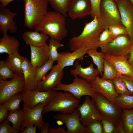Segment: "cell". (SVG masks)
Wrapping results in <instances>:
<instances>
[{"instance_id":"6da1fadb","label":"cell","mask_w":133,"mask_h":133,"mask_svg":"<svg viewBox=\"0 0 133 133\" xmlns=\"http://www.w3.org/2000/svg\"><path fill=\"white\" fill-rule=\"evenodd\" d=\"M104 29L95 16L90 22L85 23L83 31L79 35L70 38L68 41L69 50L73 51L81 48L97 50L99 47V37Z\"/></svg>"},{"instance_id":"484cf974","label":"cell","mask_w":133,"mask_h":133,"mask_svg":"<svg viewBox=\"0 0 133 133\" xmlns=\"http://www.w3.org/2000/svg\"><path fill=\"white\" fill-rule=\"evenodd\" d=\"M24 57L17 52L9 55L5 61L15 74L23 75L21 66Z\"/></svg>"},{"instance_id":"52a82bcc","label":"cell","mask_w":133,"mask_h":133,"mask_svg":"<svg viewBox=\"0 0 133 133\" xmlns=\"http://www.w3.org/2000/svg\"><path fill=\"white\" fill-rule=\"evenodd\" d=\"M74 77L72 83L66 84L61 83L53 90L56 91L62 90L69 92L80 100L84 96H88L93 98L97 92L86 80L79 78L78 76Z\"/></svg>"},{"instance_id":"c3c4849f","label":"cell","mask_w":133,"mask_h":133,"mask_svg":"<svg viewBox=\"0 0 133 133\" xmlns=\"http://www.w3.org/2000/svg\"><path fill=\"white\" fill-rule=\"evenodd\" d=\"M114 133H125L122 121L116 127Z\"/></svg>"},{"instance_id":"83f0119b","label":"cell","mask_w":133,"mask_h":133,"mask_svg":"<svg viewBox=\"0 0 133 133\" xmlns=\"http://www.w3.org/2000/svg\"><path fill=\"white\" fill-rule=\"evenodd\" d=\"M64 46L63 44L56 40L51 38L48 46L47 51L49 59L53 62L57 61L61 56L57 49Z\"/></svg>"},{"instance_id":"8d00e7d4","label":"cell","mask_w":133,"mask_h":133,"mask_svg":"<svg viewBox=\"0 0 133 133\" xmlns=\"http://www.w3.org/2000/svg\"><path fill=\"white\" fill-rule=\"evenodd\" d=\"M16 74L9 68L5 63V61L0 62V78L4 80L10 78L12 79Z\"/></svg>"},{"instance_id":"7dc6e473","label":"cell","mask_w":133,"mask_h":133,"mask_svg":"<svg viewBox=\"0 0 133 133\" xmlns=\"http://www.w3.org/2000/svg\"><path fill=\"white\" fill-rule=\"evenodd\" d=\"M49 133H67V132L62 127L55 128L50 127L49 128Z\"/></svg>"},{"instance_id":"5b68a950","label":"cell","mask_w":133,"mask_h":133,"mask_svg":"<svg viewBox=\"0 0 133 133\" xmlns=\"http://www.w3.org/2000/svg\"><path fill=\"white\" fill-rule=\"evenodd\" d=\"M96 108L103 118L112 122L116 127L122 121V110L101 94L97 92L93 98Z\"/></svg>"},{"instance_id":"7a4b0ae2","label":"cell","mask_w":133,"mask_h":133,"mask_svg":"<svg viewBox=\"0 0 133 133\" xmlns=\"http://www.w3.org/2000/svg\"><path fill=\"white\" fill-rule=\"evenodd\" d=\"M66 17L57 11L48 12L34 28L60 42L68 35Z\"/></svg>"},{"instance_id":"ffe728a7","label":"cell","mask_w":133,"mask_h":133,"mask_svg":"<svg viewBox=\"0 0 133 133\" xmlns=\"http://www.w3.org/2000/svg\"><path fill=\"white\" fill-rule=\"evenodd\" d=\"M87 50L86 48L83 47L72 52H59L61 56L57 61V64L63 69L66 67L73 66L74 63L76 60L79 61L83 59L85 54H87Z\"/></svg>"},{"instance_id":"44dd1931","label":"cell","mask_w":133,"mask_h":133,"mask_svg":"<svg viewBox=\"0 0 133 133\" xmlns=\"http://www.w3.org/2000/svg\"><path fill=\"white\" fill-rule=\"evenodd\" d=\"M21 68L24 80V91L35 89L37 82L35 77V68L25 57Z\"/></svg>"},{"instance_id":"4fadbf2b","label":"cell","mask_w":133,"mask_h":133,"mask_svg":"<svg viewBox=\"0 0 133 133\" xmlns=\"http://www.w3.org/2000/svg\"><path fill=\"white\" fill-rule=\"evenodd\" d=\"M55 119L61 120L65 124L67 133H88L86 127L83 125L80 120V114L76 108L71 113L58 114L54 116Z\"/></svg>"},{"instance_id":"f907efd6","label":"cell","mask_w":133,"mask_h":133,"mask_svg":"<svg viewBox=\"0 0 133 133\" xmlns=\"http://www.w3.org/2000/svg\"><path fill=\"white\" fill-rule=\"evenodd\" d=\"M129 56L128 61L129 63L131 65L133 61V44H132L130 48Z\"/></svg>"},{"instance_id":"7bdbcfd3","label":"cell","mask_w":133,"mask_h":133,"mask_svg":"<svg viewBox=\"0 0 133 133\" xmlns=\"http://www.w3.org/2000/svg\"><path fill=\"white\" fill-rule=\"evenodd\" d=\"M103 129L104 133H114L116 127L110 121L104 118L101 120Z\"/></svg>"},{"instance_id":"816d5d0a","label":"cell","mask_w":133,"mask_h":133,"mask_svg":"<svg viewBox=\"0 0 133 133\" xmlns=\"http://www.w3.org/2000/svg\"><path fill=\"white\" fill-rule=\"evenodd\" d=\"M15 0H0L1 4L2 6L4 7H6L9 4V3ZM24 2L25 0H21Z\"/></svg>"},{"instance_id":"b9f144b4","label":"cell","mask_w":133,"mask_h":133,"mask_svg":"<svg viewBox=\"0 0 133 133\" xmlns=\"http://www.w3.org/2000/svg\"><path fill=\"white\" fill-rule=\"evenodd\" d=\"M11 122L7 118L4 119L0 124V133H18V132L11 126Z\"/></svg>"},{"instance_id":"ba28073f","label":"cell","mask_w":133,"mask_h":133,"mask_svg":"<svg viewBox=\"0 0 133 133\" xmlns=\"http://www.w3.org/2000/svg\"><path fill=\"white\" fill-rule=\"evenodd\" d=\"M24 91L23 75L16 74L9 81L4 80L0 78V105L13 95Z\"/></svg>"},{"instance_id":"d6986e66","label":"cell","mask_w":133,"mask_h":133,"mask_svg":"<svg viewBox=\"0 0 133 133\" xmlns=\"http://www.w3.org/2000/svg\"><path fill=\"white\" fill-rule=\"evenodd\" d=\"M129 56H115L104 53L103 57L115 67L117 71V77L121 75H126L133 78V70L128 61Z\"/></svg>"},{"instance_id":"cb8c5ba5","label":"cell","mask_w":133,"mask_h":133,"mask_svg":"<svg viewBox=\"0 0 133 133\" xmlns=\"http://www.w3.org/2000/svg\"><path fill=\"white\" fill-rule=\"evenodd\" d=\"M48 45L39 47L30 45L31 63L35 68L45 64L49 59L47 53Z\"/></svg>"},{"instance_id":"f35d334b","label":"cell","mask_w":133,"mask_h":133,"mask_svg":"<svg viewBox=\"0 0 133 133\" xmlns=\"http://www.w3.org/2000/svg\"><path fill=\"white\" fill-rule=\"evenodd\" d=\"M86 127L88 131V133H104L101 121H93Z\"/></svg>"},{"instance_id":"836d02e7","label":"cell","mask_w":133,"mask_h":133,"mask_svg":"<svg viewBox=\"0 0 133 133\" xmlns=\"http://www.w3.org/2000/svg\"><path fill=\"white\" fill-rule=\"evenodd\" d=\"M101 78L105 80H112L116 77L117 71L114 66L109 61L104 59L103 74Z\"/></svg>"},{"instance_id":"f1b7e54d","label":"cell","mask_w":133,"mask_h":133,"mask_svg":"<svg viewBox=\"0 0 133 133\" xmlns=\"http://www.w3.org/2000/svg\"><path fill=\"white\" fill-rule=\"evenodd\" d=\"M87 54L91 57L93 61L96 65L99 71L100 75L102 76L103 70V63L104 53L102 52H99L95 49H88L87 50Z\"/></svg>"},{"instance_id":"603a6c76","label":"cell","mask_w":133,"mask_h":133,"mask_svg":"<svg viewBox=\"0 0 133 133\" xmlns=\"http://www.w3.org/2000/svg\"><path fill=\"white\" fill-rule=\"evenodd\" d=\"M22 39L27 45L35 47L43 46L46 43L49 38L47 34L37 30L34 31H25L22 35Z\"/></svg>"},{"instance_id":"ab89813d","label":"cell","mask_w":133,"mask_h":133,"mask_svg":"<svg viewBox=\"0 0 133 133\" xmlns=\"http://www.w3.org/2000/svg\"><path fill=\"white\" fill-rule=\"evenodd\" d=\"M114 39L108 29H104L99 36V47L101 48L111 41Z\"/></svg>"},{"instance_id":"f6af8a7d","label":"cell","mask_w":133,"mask_h":133,"mask_svg":"<svg viewBox=\"0 0 133 133\" xmlns=\"http://www.w3.org/2000/svg\"><path fill=\"white\" fill-rule=\"evenodd\" d=\"M8 110L2 104L0 105V123L7 118L9 113Z\"/></svg>"},{"instance_id":"7402d4cb","label":"cell","mask_w":133,"mask_h":133,"mask_svg":"<svg viewBox=\"0 0 133 133\" xmlns=\"http://www.w3.org/2000/svg\"><path fill=\"white\" fill-rule=\"evenodd\" d=\"M71 74L74 76H79L87 80H92L95 79L99 75L100 72L97 68L95 69L92 63L90 64L86 68L82 67L81 64H79L77 60L75 63V68H70Z\"/></svg>"},{"instance_id":"7c38bea8","label":"cell","mask_w":133,"mask_h":133,"mask_svg":"<svg viewBox=\"0 0 133 133\" xmlns=\"http://www.w3.org/2000/svg\"><path fill=\"white\" fill-rule=\"evenodd\" d=\"M79 112L80 120L82 124L86 126L95 120L101 121L103 117L96 108L92 98L91 100L88 96H86L83 103L77 108Z\"/></svg>"},{"instance_id":"bcb514c9","label":"cell","mask_w":133,"mask_h":133,"mask_svg":"<svg viewBox=\"0 0 133 133\" xmlns=\"http://www.w3.org/2000/svg\"><path fill=\"white\" fill-rule=\"evenodd\" d=\"M37 127L31 124L27 125L24 130L20 132L21 133H36V132Z\"/></svg>"},{"instance_id":"4dcf8cb0","label":"cell","mask_w":133,"mask_h":133,"mask_svg":"<svg viewBox=\"0 0 133 133\" xmlns=\"http://www.w3.org/2000/svg\"><path fill=\"white\" fill-rule=\"evenodd\" d=\"M115 100V104L122 110L133 109V95L119 94Z\"/></svg>"},{"instance_id":"60d3db41","label":"cell","mask_w":133,"mask_h":133,"mask_svg":"<svg viewBox=\"0 0 133 133\" xmlns=\"http://www.w3.org/2000/svg\"><path fill=\"white\" fill-rule=\"evenodd\" d=\"M90 0L92 8L90 16L92 19L96 16L99 22L100 18V6L101 0Z\"/></svg>"},{"instance_id":"9c48e42d","label":"cell","mask_w":133,"mask_h":133,"mask_svg":"<svg viewBox=\"0 0 133 133\" xmlns=\"http://www.w3.org/2000/svg\"><path fill=\"white\" fill-rule=\"evenodd\" d=\"M133 44L128 35L118 36L101 47V51L115 56H128Z\"/></svg>"},{"instance_id":"5bb4252c","label":"cell","mask_w":133,"mask_h":133,"mask_svg":"<svg viewBox=\"0 0 133 133\" xmlns=\"http://www.w3.org/2000/svg\"><path fill=\"white\" fill-rule=\"evenodd\" d=\"M122 25L133 44V4L130 0H116Z\"/></svg>"},{"instance_id":"30bf717a","label":"cell","mask_w":133,"mask_h":133,"mask_svg":"<svg viewBox=\"0 0 133 133\" xmlns=\"http://www.w3.org/2000/svg\"><path fill=\"white\" fill-rule=\"evenodd\" d=\"M46 105L45 103H40L34 108H31L27 105L23 103L22 109L23 120L21 132L29 124L36 126L39 129L42 128L45 123L43 119V111Z\"/></svg>"},{"instance_id":"4316f807","label":"cell","mask_w":133,"mask_h":133,"mask_svg":"<svg viewBox=\"0 0 133 133\" xmlns=\"http://www.w3.org/2000/svg\"><path fill=\"white\" fill-rule=\"evenodd\" d=\"M7 119L12 123L14 129L20 133L23 120L22 109L9 111Z\"/></svg>"},{"instance_id":"8992f818","label":"cell","mask_w":133,"mask_h":133,"mask_svg":"<svg viewBox=\"0 0 133 133\" xmlns=\"http://www.w3.org/2000/svg\"><path fill=\"white\" fill-rule=\"evenodd\" d=\"M100 25L104 29L114 25H123L116 0H101L100 6Z\"/></svg>"},{"instance_id":"db71d44e","label":"cell","mask_w":133,"mask_h":133,"mask_svg":"<svg viewBox=\"0 0 133 133\" xmlns=\"http://www.w3.org/2000/svg\"><path fill=\"white\" fill-rule=\"evenodd\" d=\"M131 2L133 4V0H130Z\"/></svg>"},{"instance_id":"e0dca14e","label":"cell","mask_w":133,"mask_h":133,"mask_svg":"<svg viewBox=\"0 0 133 133\" xmlns=\"http://www.w3.org/2000/svg\"><path fill=\"white\" fill-rule=\"evenodd\" d=\"M91 10L90 0H72L68 8L67 14L72 20L81 19L90 15Z\"/></svg>"},{"instance_id":"8fae6325","label":"cell","mask_w":133,"mask_h":133,"mask_svg":"<svg viewBox=\"0 0 133 133\" xmlns=\"http://www.w3.org/2000/svg\"><path fill=\"white\" fill-rule=\"evenodd\" d=\"M57 92L53 90L46 91H41L36 89L26 90L21 92L22 101L31 108L40 103H45L47 105Z\"/></svg>"},{"instance_id":"681fc988","label":"cell","mask_w":133,"mask_h":133,"mask_svg":"<svg viewBox=\"0 0 133 133\" xmlns=\"http://www.w3.org/2000/svg\"><path fill=\"white\" fill-rule=\"evenodd\" d=\"M49 123L48 122L45 123L42 128L40 129V133H49Z\"/></svg>"},{"instance_id":"3957f363","label":"cell","mask_w":133,"mask_h":133,"mask_svg":"<svg viewBox=\"0 0 133 133\" xmlns=\"http://www.w3.org/2000/svg\"><path fill=\"white\" fill-rule=\"evenodd\" d=\"M79 102L80 100L69 92H57L50 102L45 106L43 113L54 111L63 114H69L77 108Z\"/></svg>"},{"instance_id":"d590c367","label":"cell","mask_w":133,"mask_h":133,"mask_svg":"<svg viewBox=\"0 0 133 133\" xmlns=\"http://www.w3.org/2000/svg\"><path fill=\"white\" fill-rule=\"evenodd\" d=\"M111 80L118 94L132 95L120 78L116 77Z\"/></svg>"},{"instance_id":"ac0fdd59","label":"cell","mask_w":133,"mask_h":133,"mask_svg":"<svg viewBox=\"0 0 133 133\" xmlns=\"http://www.w3.org/2000/svg\"><path fill=\"white\" fill-rule=\"evenodd\" d=\"M17 15V12H13L10 9L3 7L0 3V30L3 35L7 34L8 30L13 33L17 32V27L14 18Z\"/></svg>"},{"instance_id":"9a60e30c","label":"cell","mask_w":133,"mask_h":133,"mask_svg":"<svg viewBox=\"0 0 133 133\" xmlns=\"http://www.w3.org/2000/svg\"><path fill=\"white\" fill-rule=\"evenodd\" d=\"M64 75L63 69L57 64L53 66L50 72L42 80L37 82L35 89L41 91L53 90L61 83Z\"/></svg>"},{"instance_id":"2e32d148","label":"cell","mask_w":133,"mask_h":133,"mask_svg":"<svg viewBox=\"0 0 133 133\" xmlns=\"http://www.w3.org/2000/svg\"><path fill=\"white\" fill-rule=\"evenodd\" d=\"M87 81L96 92L115 104V99L119 95L116 92L112 80L103 79L98 76L94 80Z\"/></svg>"},{"instance_id":"f5cc1de1","label":"cell","mask_w":133,"mask_h":133,"mask_svg":"<svg viewBox=\"0 0 133 133\" xmlns=\"http://www.w3.org/2000/svg\"><path fill=\"white\" fill-rule=\"evenodd\" d=\"M131 65L132 68V69H133V61L132 63H131Z\"/></svg>"},{"instance_id":"ee69618b","label":"cell","mask_w":133,"mask_h":133,"mask_svg":"<svg viewBox=\"0 0 133 133\" xmlns=\"http://www.w3.org/2000/svg\"><path fill=\"white\" fill-rule=\"evenodd\" d=\"M118 77L121 78L128 90L133 95V78L126 75H121Z\"/></svg>"},{"instance_id":"74e56055","label":"cell","mask_w":133,"mask_h":133,"mask_svg":"<svg viewBox=\"0 0 133 133\" xmlns=\"http://www.w3.org/2000/svg\"><path fill=\"white\" fill-rule=\"evenodd\" d=\"M114 38L122 35H128V31L123 25H114L110 26L108 28Z\"/></svg>"},{"instance_id":"277c9868","label":"cell","mask_w":133,"mask_h":133,"mask_svg":"<svg viewBox=\"0 0 133 133\" xmlns=\"http://www.w3.org/2000/svg\"><path fill=\"white\" fill-rule=\"evenodd\" d=\"M24 25L30 29H34L48 12L47 0H25Z\"/></svg>"},{"instance_id":"f546056e","label":"cell","mask_w":133,"mask_h":133,"mask_svg":"<svg viewBox=\"0 0 133 133\" xmlns=\"http://www.w3.org/2000/svg\"><path fill=\"white\" fill-rule=\"evenodd\" d=\"M122 110V121L125 133H133V109Z\"/></svg>"},{"instance_id":"e575fe53","label":"cell","mask_w":133,"mask_h":133,"mask_svg":"<svg viewBox=\"0 0 133 133\" xmlns=\"http://www.w3.org/2000/svg\"><path fill=\"white\" fill-rule=\"evenodd\" d=\"M54 62L49 59L43 65L35 67V77L37 82L41 81L46 76L48 72L51 69Z\"/></svg>"},{"instance_id":"d6a6232c","label":"cell","mask_w":133,"mask_h":133,"mask_svg":"<svg viewBox=\"0 0 133 133\" xmlns=\"http://www.w3.org/2000/svg\"><path fill=\"white\" fill-rule=\"evenodd\" d=\"M72 0H47L48 2L56 11L66 17L67 10Z\"/></svg>"},{"instance_id":"d4e9b609","label":"cell","mask_w":133,"mask_h":133,"mask_svg":"<svg viewBox=\"0 0 133 133\" xmlns=\"http://www.w3.org/2000/svg\"><path fill=\"white\" fill-rule=\"evenodd\" d=\"M20 43L17 39L7 34L0 38V53L9 55L18 52Z\"/></svg>"},{"instance_id":"1f68e13d","label":"cell","mask_w":133,"mask_h":133,"mask_svg":"<svg viewBox=\"0 0 133 133\" xmlns=\"http://www.w3.org/2000/svg\"><path fill=\"white\" fill-rule=\"evenodd\" d=\"M22 101L21 92L15 94L7 99L2 104L9 111L20 109Z\"/></svg>"}]
</instances>
